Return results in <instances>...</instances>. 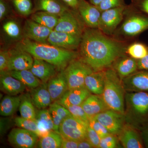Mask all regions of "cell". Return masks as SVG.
Returning a JSON list of instances; mask_svg holds the SVG:
<instances>
[{"instance_id":"5","label":"cell","mask_w":148,"mask_h":148,"mask_svg":"<svg viewBox=\"0 0 148 148\" xmlns=\"http://www.w3.org/2000/svg\"><path fill=\"white\" fill-rule=\"evenodd\" d=\"M140 12L131 4L127 5L121 24L112 36L125 41V40L134 38L148 29V18L140 14Z\"/></svg>"},{"instance_id":"14","label":"cell","mask_w":148,"mask_h":148,"mask_svg":"<svg viewBox=\"0 0 148 148\" xmlns=\"http://www.w3.org/2000/svg\"><path fill=\"white\" fill-rule=\"evenodd\" d=\"M77 12L86 27L91 29H98L101 12L97 7L86 0H81Z\"/></svg>"},{"instance_id":"21","label":"cell","mask_w":148,"mask_h":148,"mask_svg":"<svg viewBox=\"0 0 148 148\" xmlns=\"http://www.w3.org/2000/svg\"><path fill=\"white\" fill-rule=\"evenodd\" d=\"M57 68L54 65L41 59L34 58L30 71L42 82L47 83L57 73Z\"/></svg>"},{"instance_id":"36","label":"cell","mask_w":148,"mask_h":148,"mask_svg":"<svg viewBox=\"0 0 148 148\" xmlns=\"http://www.w3.org/2000/svg\"><path fill=\"white\" fill-rule=\"evenodd\" d=\"M16 11L24 16L31 14L33 11L32 0H11Z\"/></svg>"},{"instance_id":"34","label":"cell","mask_w":148,"mask_h":148,"mask_svg":"<svg viewBox=\"0 0 148 148\" xmlns=\"http://www.w3.org/2000/svg\"><path fill=\"white\" fill-rule=\"evenodd\" d=\"M126 53L130 57L139 60L147 55L148 49L143 44L134 42L127 46Z\"/></svg>"},{"instance_id":"2","label":"cell","mask_w":148,"mask_h":148,"mask_svg":"<svg viewBox=\"0 0 148 148\" xmlns=\"http://www.w3.org/2000/svg\"><path fill=\"white\" fill-rule=\"evenodd\" d=\"M16 49L27 51L34 58L41 59L64 70L71 61L79 57V52L56 47L48 43L37 42L24 38L16 44Z\"/></svg>"},{"instance_id":"45","label":"cell","mask_w":148,"mask_h":148,"mask_svg":"<svg viewBox=\"0 0 148 148\" xmlns=\"http://www.w3.org/2000/svg\"><path fill=\"white\" fill-rule=\"evenodd\" d=\"M8 11V4L6 0H0V19L3 18L7 14Z\"/></svg>"},{"instance_id":"22","label":"cell","mask_w":148,"mask_h":148,"mask_svg":"<svg viewBox=\"0 0 148 148\" xmlns=\"http://www.w3.org/2000/svg\"><path fill=\"white\" fill-rule=\"evenodd\" d=\"M30 95L35 108L39 110L46 108L53 103L48 89L47 83L42 82L39 86L32 88Z\"/></svg>"},{"instance_id":"49","label":"cell","mask_w":148,"mask_h":148,"mask_svg":"<svg viewBox=\"0 0 148 148\" xmlns=\"http://www.w3.org/2000/svg\"><path fill=\"white\" fill-rule=\"evenodd\" d=\"M78 148H92L93 146L87 139L81 140L78 142Z\"/></svg>"},{"instance_id":"25","label":"cell","mask_w":148,"mask_h":148,"mask_svg":"<svg viewBox=\"0 0 148 148\" xmlns=\"http://www.w3.org/2000/svg\"><path fill=\"white\" fill-rule=\"evenodd\" d=\"M34 10L60 16L70 9L62 0H35Z\"/></svg>"},{"instance_id":"35","label":"cell","mask_w":148,"mask_h":148,"mask_svg":"<svg viewBox=\"0 0 148 148\" xmlns=\"http://www.w3.org/2000/svg\"><path fill=\"white\" fill-rule=\"evenodd\" d=\"M14 122L17 127L34 132L38 135L39 138L41 137L36 119H31L17 117L14 119Z\"/></svg>"},{"instance_id":"40","label":"cell","mask_w":148,"mask_h":148,"mask_svg":"<svg viewBox=\"0 0 148 148\" xmlns=\"http://www.w3.org/2000/svg\"><path fill=\"white\" fill-rule=\"evenodd\" d=\"M126 5L125 0H103L97 8L102 12L110 9Z\"/></svg>"},{"instance_id":"48","label":"cell","mask_w":148,"mask_h":148,"mask_svg":"<svg viewBox=\"0 0 148 148\" xmlns=\"http://www.w3.org/2000/svg\"><path fill=\"white\" fill-rule=\"evenodd\" d=\"M69 8L78 12L77 10L81 0H62Z\"/></svg>"},{"instance_id":"9","label":"cell","mask_w":148,"mask_h":148,"mask_svg":"<svg viewBox=\"0 0 148 148\" xmlns=\"http://www.w3.org/2000/svg\"><path fill=\"white\" fill-rule=\"evenodd\" d=\"M88 125V124L71 115L61 123L59 132L64 139L79 142L86 139Z\"/></svg>"},{"instance_id":"10","label":"cell","mask_w":148,"mask_h":148,"mask_svg":"<svg viewBox=\"0 0 148 148\" xmlns=\"http://www.w3.org/2000/svg\"><path fill=\"white\" fill-rule=\"evenodd\" d=\"M108 130L110 134L117 136L125 124L123 114L108 109L94 117Z\"/></svg>"},{"instance_id":"44","label":"cell","mask_w":148,"mask_h":148,"mask_svg":"<svg viewBox=\"0 0 148 148\" xmlns=\"http://www.w3.org/2000/svg\"><path fill=\"white\" fill-rule=\"evenodd\" d=\"M130 4L137 10L148 14V0H132Z\"/></svg>"},{"instance_id":"47","label":"cell","mask_w":148,"mask_h":148,"mask_svg":"<svg viewBox=\"0 0 148 148\" xmlns=\"http://www.w3.org/2000/svg\"><path fill=\"white\" fill-rule=\"evenodd\" d=\"M78 146V142L74 140L63 139L61 148H77Z\"/></svg>"},{"instance_id":"27","label":"cell","mask_w":148,"mask_h":148,"mask_svg":"<svg viewBox=\"0 0 148 148\" xmlns=\"http://www.w3.org/2000/svg\"><path fill=\"white\" fill-rule=\"evenodd\" d=\"M21 96L6 95L4 97L0 104V114L3 116L13 115L19 108Z\"/></svg>"},{"instance_id":"15","label":"cell","mask_w":148,"mask_h":148,"mask_svg":"<svg viewBox=\"0 0 148 148\" xmlns=\"http://www.w3.org/2000/svg\"><path fill=\"white\" fill-rule=\"evenodd\" d=\"M125 91L148 92V71H136L122 79Z\"/></svg>"},{"instance_id":"39","label":"cell","mask_w":148,"mask_h":148,"mask_svg":"<svg viewBox=\"0 0 148 148\" xmlns=\"http://www.w3.org/2000/svg\"><path fill=\"white\" fill-rule=\"evenodd\" d=\"M119 140L117 136L110 134L101 138L99 148H119Z\"/></svg>"},{"instance_id":"30","label":"cell","mask_w":148,"mask_h":148,"mask_svg":"<svg viewBox=\"0 0 148 148\" xmlns=\"http://www.w3.org/2000/svg\"><path fill=\"white\" fill-rule=\"evenodd\" d=\"M11 75L19 80L27 87L34 88L39 86L42 82L30 70L8 71Z\"/></svg>"},{"instance_id":"13","label":"cell","mask_w":148,"mask_h":148,"mask_svg":"<svg viewBox=\"0 0 148 148\" xmlns=\"http://www.w3.org/2000/svg\"><path fill=\"white\" fill-rule=\"evenodd\" d=\"M53 30L28 19L25 21L23 33L24 38L37 42L48 43V39Z\"/></svg>"},{"instance_id":"28","label":"cell","mask_w":148,"mask_h":148,"mask_svg":"<svg viewBox=\"0 0 148 148\" xmlns=\"http://www.w3.org/2000/svg\"><path fill=\"white\" fill-rule=\"evenodd\" d=\"M35 119L36 120L37 125L40 133V137L54 130L53 120L48 109L39 110L36 112Z\"/></svg>"},{"instance_id":"29","label":"cell","mask_w":148,"mask_h":148,"mask_svg":"<svg viewBox=\"0 0 148 148\" xmlns=\"http://www.w3.org/2000/svg\"><path fill=\"white\" fill-rule=\"evenodd\" d=\"M48 110L53 120L54 131L59 132V127L62 122L71 114L68 109L57 102L51 103Z\"/></svg>"},{"instance_id":"19","label":"cell","mask_w":148,"mask_h":148,"mask_svg":"<svg viewBox=\"0 0 148 148\" xmlns=\"http://www.w3.org/2000/svg\"><path fill=\"white\" fill-rule=\"evenodd\" d=\"M126 54L118 58L111 67L121 80L138 70L137 60Z\"/></svg>"},{"instance_id":"3","label":"cell","mask_w":148,"mask_h":148,"mask_svg":"<svg viewBox=\"0 0 148 148\" xmlns=\"http://www.w3.org/2000/svg\"><path fill=\"white\" fill-rule=\"evenodd\" d=\"M125 90L122 80L112 67L105 70V84L102 95L109 109L125 114Z\"/></svg>"},{"instance_id":"42","label":"cell","mask_w":148,"mask_h":148,"mask_svg":"<svg viewBox=\"0 0 148 148\" xmlns=\"http://www.w3.org/2000/svg\"><path fill=\"white\" fill-rule=\"evenodd\" d=\"M86 139L94 148H99L101 138L95 130L88 125L86 132Z\"/></svg>"},{"instance_id":"7","label":"cell","mask_w":148,"mask_h":148,"mask_svg":"<svg viewBox=\"0 0 148 148\" xmlns=\"http://www.w3.org/2000/svg\"><path fill=\"white\" fill-rule=\"evenodd\" d=\"M86 27L78 12L70 8L59 16L53 30L82 37Z\"/></svg>"},{"instance_id":"46","label":"cell","mask_w":148,"mask_h":148,"mask_svg":"<svg viewBox=\"0 0 148 148\" xmlns=\"http://www.w3.org/2000/svg\"><path fill=\"white\" fill-rule=\"evenodd\" d=\"M138 70L148 71V54L141 59L137 60Z\"/></svg>"},{"instance_id":"11","label":"cell","mask_w":148,"mask_h":148,"mask_svg":"<svg viewBox=\"0 0 148 148\" xmlns=\"http://www.w3.org/2000/svg\"><path fill=\"white\" fill-rule=\"evenodd\" d=\"M38 138L34 132L18 127L11 130L8 140L14 147L33 148L36 146Z\"/></svg>"},{"instance_id":"33","label":"cell","mask_w":148,"mask_h":148,"mask_svg":"<svg viewBox=\"0 0 148 148\" xmlns=\"http://www.w3.org/2000/svg\"><path fill=\"white\" fill-rule=\"evenodd\" d=\"M18 109L22 117L31 119L36 118V112L29 93H25L21 95V103Z\"/></svg>"},{"instance_id":"51","label":"cell","mask_w":148,"mask_h":148,"mask_svg":"<svg viewBox=\"0 0 148 148\" xmlns=\"http://www.w3.org/2000/svg\"><path fill=\"white\" fill-rule=\"evenodd\" d=\"M89 2L95 6L98 7L103 0H88Z\"/></svg>"},{"instance_id":"18","label":"cell","mask_w":148,"mask_h":148,"mask_svg":"<svg viewBox=\"0 0 148 148\" xmlns=\"http://www.w3.org/2000/svg\"><path fill=\"white\" fill-rule=\"evenodd\" d=\"M47 88L52 102H56L69 90L68 84L63 70L56 74L47 82Z\"/></svg>"},{"instance_id":"16","label":"cell","mask_w":148,"mask_h":148,"mask_svg":"<svg viewBox=\"0 0 148 148\" xmlns=\"http://www.w3.org/2000/svg\"><path fill=\"white\" fill-rule=\"evenodd\" d=\"M10 57L7 71L30 70L33 66L34 58L27 51L15 48L10 51Z\"/></svg>"},{"instance_id":"12","label":"cell","mask_w":148,"mask_h":148,"mask_svg":"<svg viewBox=\"0 0 148 148\" xmlns=\"http://www.w3.org/2000/svg\"><path fill=\"white\" fill-rule=\"evenodd\" d=\"M82 38L65 32L53 30L49 37L47 42L56 47L75 51L79 48Z\"/></svg>"},{"instance_id":"50","label":"cell","mask_w":148,"mask_h":148,"mask_svg":"<svg viewBox=\"0 0 148 148\" xmlns=\"http://www.w3.org/2000/svg\"><path fill=\"white\" fill-rule=\"evenodd\" d=\"M141 136L144 145L146 147L148 148V126L143 128Z\"/></svg>"},{"instance_id":"32","label":"cell","mask_w":148,"mask_h":148,"mask_svg":"<svg viewBox=\"0 0 148 148\" xmlns=\"http://www.w3.org/2000/svg\"><path fill=\"white\" fill-rule=\"evenodd\" d=\"M59 16L39 11L32 14L31 19L42 26L53 30L58 22Z\"/></svg>"},{"instance_id":"17","label":"cell","mask_w":148,"mask_h":148,"mask_svg":"<svg viewBox=\"0 0 148 148\" xmlns=\"http://www.w3.org/2000/svg\"><path fill=\"white\" fill-rule=\"evenodd\" d=\"M117 136L119 142L123 147H144L143 138L137 130V128L129 123H125Z\"/></svg>"},{"instance_id":"1","label":"cell","mask_w":148,"mask_h":148,"mask_svg":"<svg viewBox=\"0 0 148 148\" xmlns=\"http://www.w3.org/2000/svg\"><path fill=\"white\" fill-rule=\"evenodd\" d=\"M127 46L126 42L105 34L99 29L86 27L79 48V58L93 71H103L126 54Z\"/></svg>"},{"instance_id":"26","label":"cell","mask_w":148,"mask_h":148,"mask_svg":"<svg viewBox=\"0 0 148 148\" xmlns=\"http://www.w3.org/2000/svg\"><path fill=\"white\" fill-rule=\"evenodd\" d=\"M105 84V70L93 71L85 80L84 86L91 94L102 95Z\"/></svg>"},{"instance_id":"43","label":"cell","mask_w":148,"mask_h":148,"mask_svg":"<svg viewBox=\"0 0 148 148\" xmlns=\"http://www.w3.org/2000/svg\"><path fill=\"white\" fill-rule=\"evenodd\" d=\"M10 57V51L1 50L0 52V71H6Z\"/></svg>"},{"instance_id":"20","label":"cell","mask_w":148,"mask_h":148,"mask_svg":"<svg viewBox=\"0 0 148 148\" xmlns=\"http://www.w3.org/2000/svg\"><path fill=\"white\" fill-rule=\"evenodd\" d=\"M1 90L8 95H16L25 91L27 86L19 80L11 75L8 71L1 72Z\"/></svg>"},{"instance_id":"38","label":"cell","mask_w":148,"mask_h":148,"mask_svg":"<svg viewBox=\"0 0 148 148\" xmlns=\"http://www.w3.org/2000/svg\"><path fill=\"white\" fill-rule=\"evenodd\" d=\"M3 29L6 34L12 38H18L21 34L19 25L14 21H9L3 25Z\"/></svg>"},{"instance_id":"8","label":"cell","mask_w":148,"mask_h":148,"mask_svg":"<svg viewBox=\"0 0 148 148\" xmlns=\"http://www.w3.org/2000/svg\"><path fill=\"white\" fill-rule=\"evenodd\" d=\"M127 5L102 12L98 29L105 34L112 36L124 18Z\"/></svg>"},{"instance_id":"41","label":"cell","mask_w":148,"mask_h":148,"mask_svg":"<svg viewBox=\"0 0 148 148\" xmlns=\"http://www.w3.org/2000/svg\"><path fill=\"white\" fill-rule=\"evenodd\" d=\"M89 125L98 133L101 138L110 134L107 128L94 118L90 119Z\"/></svg>"},{"instance_id":"4","label":"cell","mask_w":148,"mask_h":148,"mask_svg":"<svg viewBox=\"0 0 148 148\" xmlns=\"http://www.w3.org/2000/svg\"><path fill=\"white\" fill-rule=\"evenodd\" d=\"M126 123L137 128L148 119V92H125Z\"/></svg>"},{"instance_id":"37","label":"cell","mask_w":148,"mask_h":148,"mask_svg":"<svg viewBox=\"0 0 148 148\" xmlns=\"http://www.w3.org/2000/svg\"><path fill=\"white\" fill-rule=\"evenodd\" d=\"M64 107L69 110L72 116L89 125L90 119L81 106L68 105Z\"/></svg>"},{"instance_id":"23","label":"cell","mask_w":148,"mask_h":148,"mask_svg":"<svg viewBox=\"0 0 148 148\" xmlns=\"http://www.w3.org/2000/svg\"><path fill=\"white\" fill-rule=\"evenodd\" d=\"M91 94L85 86L74 88L67 90L63 97L56 102L63 106L68 105L81 106Z\"/></svg>"},{"instance_id":"6","label":"cell","mask_w":148,"mask_h":148,"mask_svg":"<svg viewBox=\"0 0 148 148\" xmlns=\"http://www.w3.org/2000/svg\"><path fill=\"white\" fill-rule=\"evenodd\" d=\"M93 72L90 66L79 57L72 60L63 70L69 90L85 86L86 78Z\"/></svg>"},{"instance_id":"24","label":"cell","mask_w":148,"mask_h":148,"mask_svg":"<svg viewBox=\"0 0 148 148\" xmlns=\"http://www.w3.org/2000/svg\"><path fill=\"white\" fill-rule=\"evenodd\" d=\"M89 119L109 109L102 95L91 94L81 105Z\"/></svg>"},{"instance_id":"31","label":"cell","mask_w":148,"mask_h":148,"mask_svg":"<svg viewBox=\"0 0 148 148\" xmlns=\"http://www.w3.org/2000/svg\"><path fill=\"white\" fill-rule=\"evenodd\" d=\"M63 139L59 132L52 130L40 138L36 147L40 148H60Z\"/></svg>"}]
</instances>
